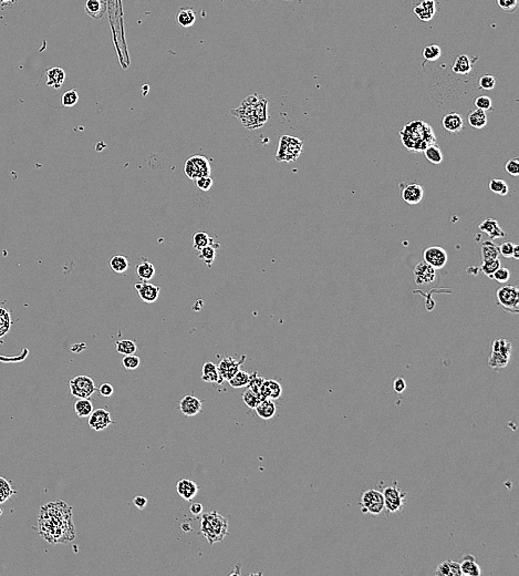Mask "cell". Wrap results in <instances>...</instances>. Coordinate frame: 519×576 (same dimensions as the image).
<instances>
[{"instance_id":"cell-60","label":"cell","mask_w":519,"mask_h":576,"mask_svg":"<svg viewBox=\"0 0 519 576\" xmlns=\"http://www.w3.org/2000/svg\"><path fill=\"white\" fill-rule=\"evenodd\" d=\"M133 503L134 505H135L140 510H143V509L148 504V499L145 498V496L142 495H136L135 498L133 499Z\"/></svg>"},{"instance_id":"cell-63","label":"cell","mask_w":519,"mask_h":576,"mask_svg":"<svg viewBox=\"0 0 519 576\" xmlns=\"http://www.w3.org/2000/svg\"><path fill=\"white\" fill-rule=\"evenodd\" d=\"M103 2H106V0H103Z\"/></svg>"},{"instance_id":"cell-12","label":"cell","mask_w":519,"mask_h":576,"mask_svg":"<svg viewBox=\"0 0 519 576\" xmlns=\"http://www.w3.org/2000/svg\"><path fill=\"white\" fill-rule=\"evenodd\" d=\"M423 260L434 269H441L446 265L448 255L444 248L439 246L427 247L423 252Z\"/></svg>"},{"instance_id":"cell-54","label":"cell","mask_w":519,"mask_h":576,"mask_svg":"<svg viewBox=\"0 0 519 576\" xmlns=\"http://www.w3.org/2000/svg\"><path fill=\"white\" fill-rule=\"evenodd\" d=\"M497 5L507 13H514L518 7L519 0H496Z\"/></svg>"},{"instance_id":"cell-59","label":"cell","mask_w":519,"mask_h":576,"mask_svg":"<svg viewBox=\"0 0 519 576\" xmlns=\"http://www.w3.org/2000/svg\"><path fill=\"white\" fill-rule=\"evenodd\" d=\"M405 389H406V383H405L404 379L401 378V377L394 379V381H393V390H394L395 392L402 393V392H404Z\"/></svg>"},{"instance_id":"cell-29","label":"cell","mask_w":519,"mask_h":576,"mask_svg":"<svg viewBox=\"0 0 519 576\" xmlns=\"http://www.w3.org/2000/svg\"><path fill=\"white\" fill-rule=\"evenodd\" d=\"M435 574L441 576H461V565L454 561H445L438 564Z\"/></svg>"},{"instance_id":"cell-5","label":"cell","mask_w":519,"mask_h":576,"mask_svg":"<svg viewBox=\"0 0 519 576\" xmlns=\"http://www.w3.org/2000/svg\"><path fill=\"white\" fill-rule=\"evenodd\" d=\"M303 149V142L296 137L283 135L279 139L276 160L278 162L291 163L298 160Z\"/></svg>"},{"instance_id":"cell-11","label":"cell","mask_w":519,"mask_h":576,"mask_svg":"<svg viewBox=\"0 0 519 576\" xmlns=\"http://www.w3.org/2000/svg\"><path fill=\"white\" fill-rule=\"evenodd\" d=\"M69 387L71 395L78 399L90 398L96 391L94 381L89 376H77L70 380Z\"/></svg>"},{"instance_id":"cell-21","label":"cell","mask_w":519,"mask_h":576,"mask_svg":"<svg viewBox=\"0 0 519 576\" xmlns=\"http://www.w3.org/2000/svg\"><path fill=\"white\" fill-rule=\"evenodd\" d=\"M259 393L261 399H271L276 400L279 399L283 395V387L277 380H265L264 384L261 385Z\"/></svg>"},{"instance_id":"cell-30","label":"cell","mask_w":519,"mask_h":576,"mask_svg":"<svg viewBox=\"0 0 519 576\" xmlns=\"http://www.w3.org/2000/svg\"><path fill=\"white\" fill-rule=\"evenodd\" d=\"M472 69H473V62L471 58L466 56V54H461V56L457 57L453 66H452V70H453L454 74L462 76L468 75L469 72L472 71Z\"/></svg>"},{"instance_id":"cell-32","label":"cell","mask_w":519,"mask_h":576,"mask_svg":"<svg viewBox=\"0 0 519 576\" xmlns=\"http://www.w3.org/2000/svg\"><path fill=\"white\" fill-rule=\"evenodd\" d=\"M176 20L181 27L188 28L192 27L195 21H196V15H195V11L192 8H182L180 13L177 14Z\"/></svg>"},{"instance_id":"cell-17","label":"cell","mask_w":519,"mask_h":576,"mask_svg":"<svg viewBox=\"0 0 519 576\" xmlns=\"http://www.w3.org/2000/svg\"><path fill=\"white\" fill-rule=\"evenodd\" d=\"M180 410L185 417H194L198 415L203 408V401L200 399L187 395L180 401Z\"/></svg>"},{"instance_id":"cell-58","label":"cell","mask_w":519,"mask_h":576,"mask_svg":"<svg viewBox=\"0 0 519 576\" xmlns=\"http://www.w3.org/2000/svg\"><path fill=\"white\" fill-rule=\"evenodd\" d=\"M97 390H99L100 395H101L102 397H106V398H108V397H111V396L113 395V392H114V388H113V386H112V385H110V384L106 383V384H102V385L100 386L99 389H97Z\"/></svg>"},{"instance_id":"cell-40","label":"cell","mask_w":519,"mask_h":576,"mask_svg":"<svg viewBox=\"0 0 519 576\" xmlns=\"http://www.w3.org/2000/svg\"><path fill=\"white\" fill-rule=\"evenodd\" d=\"M261 400L262 399L260 393L250 389V388H248V389L243 393V401L245 402V404L250 409H255L257 407V404L261 401Z\"/></svg>"},{"instance_id":"cell-55","label":"cell","mask_w":519,"mask_h":576,"mask_svg":"<svg viewBox=\"0 0 519 576\" xmlns=\"http://www.w3.org/2000/svg\"><path fill=\"white\" fill-rule=\"evenodd\" d=\"M195 183H196V186L200 191L209 192L212 189L214 182H213V179L211 178V175H210V177H201L197 180H195Z\"/></svg>"},{"instance_id":"cell-49","label":"cell","mask_w":519,"mask_h":576,"mask_svg":"<svg viewBox=\"0 0 519 576\" xmlns=\"http://www.w3.org/2000/svg\"><path fill=\"white\" fill-rule=\"evenodd\" d=\"M122 363H123V367L127 369V370H135L141 365V359L134 354L125 355L123 359H122Z\"/></svg>"},{"instance_id":"cell-28","label":"cell","mask_w":519,"mask_h":576,"mask_svg":"<svg viewBox=\"0 0 519 576\" xmlns=\"http://www.w3.org/2000/svg\"><path fill=\"white\" fill-rule=\"evenodd\" d=\"M65 80V72L61 68H51L47 71V86L60 89Z\"/></svg>"},{"instance_id":"cell-25","label":"cell","mask_w":519,"mask_h":576,"mask_svg":"<svg viewBox=\"0 0 519 576\" xmlns=\"http://www.w3.org/2000/svg\"><path fill=\"white\" fill-rule=\"evenodd\" d=\"M107 11V5L103 0H87L85 13L93 19H101Z\"/></svg>"},{"instance_id":"cell-47","label":"cell","mask_w":519,"mask_h":576,"mask_svg":"<svg viewBox=\"0 0 519 576\" xmlns=\"http://www.w3.org/2000/svg\"><path fill=\"white\" fill-rule=\"evenodd\" d=\"M441 54H442L441 48H439L437 45L426 46L422 51V56L426 61H436V60L441 57Z\"/></svg>"},{"instance_id":"cell-23","label":"cell","mask_w":519,"mask_h":576,"mask_svg":"<svg viewBox=\"0 0 519 576\" xmlns=\"http://www.w3.org/2000/svg\"><path fill=\"white\" fill-rule=\"evenodd\" d=\"M443 128L449 133H459L464 128V120L462 115L455 112L447 113L442 120Z\"/></svg>"},{"instance_id":"cell-9","label":"cell","mask_w":519,"mask_h":576,"mask_svg":"<svg viewBox=\"0 0 519 576\" xmlns=\"http://www.w3.org/2000/svg\"><path fill=\"white\" fill-rule=\"evenodd\" d=\"M361 510L363 513L380 515L384 511L383 494L375 489L364 491L361 495Z\"/></svg>"},{"instance_id":"cell-27","label":"cell","mask_w":519,"mask_h":576,"mask_svg":"<svg viewBox=\"0 0 519 576\" xmlns=\"http://www.w3.org/2000/svg\"><path fill=\"white\" fill-rule=\"evenodd\" d=\"M461 565V572L462 575L466 576H479L481 574V569L479 565L475 561V557L473 555H465L463 557V562L460 563Z\"/></svg>"},{"instance_id":"cell-6","label":"cell","mask_w":519,"mask_h":576,"mask_svg":"<svg viewBox=\"0 0 519 576\" xmlns=\"http://www.w3.org/2000/svg\"><path fill=\"white\" fill-rule=\"evenodd\" d=\"M497 304L505 312L518 314L519 312V289L514 285H506L497 289Z\"/></svg>"},{"instance_id":"cell-38","label":"cell","mask_w":519,"mask_h":576,"mask_svg":"<svg viewBox=\"0 0 519 576\" xmlns=\"http://www.w3.org/2000/svg\"><path fill=\"white\" fill-rule=\"evenodd\" d=\"M249 381H250V374L244 370H238L233 377L228 380V384L230 385V387L237 389V388L247 387Z\"/></svg>"},{"instance_id":"cell-31","label":"cell","mask_w":519,"mask_h":576,"mask_svg":"<svg viewBox=\"0 0 519 576\" xmlns=\"http://www.w3.org/2000/svg\"><path fill=\"white\" fill-rule=\"evenodd\" d=\"M467 120L469 125L475 129L485 128L488 121L486 112L483 110H479V109H475V110H473L472 112H469Z\"/></svg>"},{"instance_id":"cell-51","label":"cell","mask_w":519,"mask_h":576,"mask_svg":"<svg viewBox=\"0 0 519 576\" xmlns=\"http://www.w3.org/2000/svg\"><path fill=\"white\" fill-rule=\"evenodd\" d=\"M492 278L498 282L499 284L507 283L510 278V270L508 268L502 267V266H500V267L492 275Z\"/></svg>"},{"instance_id":"cell-3","label":"cell","mask_w":519,"mask_h":576,"mask_svg":"<svg viewBox=\"0 0 519 576\" xmlns=\"http://www.w3.org/2000/svg\"><path fill=\"white\" fill-rule=\"evenodd\" d=\"M402 144L411 152H422L427 147L436 143V135L432 126L421 120L404 124L400 131Z\"/></svg>"},{"instance_id":"cell-35","label":"cell","mask_w":519,"mask_h":576,"mask_svg":"<svg viewBox=\"0 0 519 576\" xmlns=\"http://www.w3.org/2000/svg\"><path fill=\"white\" fill-rule=\"evenodd\" d=\"M480 253H481V260L498 258V256H499L498 246L491 240L486 241V242H484L483 244H481Z\"/></svg>"},{"instance_id":"cell-42","label":"cell","mask_w":519,"mask_h":576,"mask_svg":"<svg viewBox=\"0 0 519 576\" xmlns=\"http://www.w3.org/2000/svg\"><path fill=\"white\" fill-rule=\"evenodd\" d=\"M216 246L213 245H209L204 248H201L199 250V255L198 258L200 260H203V262L209 266V267H212V265L214 263V260H215L216 257Z\"/></svg>"},{"instance_id":"cell-33","label":"cell","mask_w":519,"mask_h":576,"mask_svg":"<svg viewBox=\"0 0 519 576\" xmlns=\"http://www.w3.org/2000/svg\"><path fill=\"white\" fill-rule=\"evenodd\" d=\"M136 274L140 280H142L143 282H149L155 275L154 265L150 263L149 260H143L142 263H140L137 265Z\"/></svg>"},{"instance_id":"cell-52","label":"cell","mask_w":519,"mask_h":576,"mask_svg":"<svg viewBox=\"0 0 519 576\" xmlns=\"http://www.w3.org/2000/svg\"><path fill=\"white\" fill-rule=\"evenodd\" d=\"M478 86L481 90H493L496 86V78L491 75L480 77Z\"/></svg>"},{"instance_id":"cell-39","label":"cell","mask_w":519,"mask_h":576,"mask_svg":"<svg viewBox=\"0 0 519 576\" xmlns=\"http://www.w3.org/2000/svg\"><path fill=\"white\" fill-rule=\"evenodd\" d=\"M424 154L425 157L427 159V161L433 163V164H441L443 162V154H442V151L439 149L436 144H432L430 147H427L424 151Z\"/></svg>"},{"instance_id":"cell-8","label":"cell","mask_w":519,"mask_h":576,"mask_svg":"<svg viewBox=\"0 0 519 576\" xmlns=\"http://www.w3.org/2000/svg\"><path fill=\"white\" fill-rule=\"evenodd\" d=\"M211 163L207 157L203 155H194L188 157L184 165V173L191 180H197L201 177L211 175Z\"/></svg>"},{"instance_id":"cell-44","label":"cell","mask_w":519,"mask_h":576,"mask_svg":"<svg viewBox=\"0 0 519 576\" xmlns=\"http://www.w3.org/2000/svg\"><path fill=\"white\" fill-rule=\"evenodd\" d=\"M16 491L11 488L9 481L6 480L5 478L0 477V504H4L6 501H8L11 495L16 494Z\"/></svg>"},{"instance_id":"cell-46","label":"cell","mask_w":519,"mask_h":576,"mask_svg":"<svg viewBox=\"0 0 519 576\" xmlns=\"http://www.w3.org/2000/svg\"><path fill=\"white\" fill-rule=\"evenodd\" d=\"M11 327L10 313L5 308H0V338L7 335Z\"/></svg>"},{"instance_id":"cell-13","label":"cell","mask_w":519,"mask_h":576,"mask_svg":"<svg viewBox=\"0 0 519 576\" xmlns=\"http://www.w3.org/2000/svg\"><path fill=\"white\" fill-rule=\"evenodd\" d=\"M245 359V356L240 360H236L233 357H225L224 359H222L217 366L218 372L221 375L222 379L228 381L238 370H240V367Z\"/></svg>"},{"instance_id":"cell-16","label":"cell","mask_w":519,"mask_h":576,"mask_svg":"<svg viewBox=\"0 0 519 576\" xmlns=\"http://www.w3.org/2000/svg\"><path fill=\"white\" fill-rule=\"evenodd\" d=\"M134 288L136 289L140 298H141L144 302H148V304L155 302L158 299V297H160L161 287L151 284L149 282L137 283L134 285Z\"/></svg>"},{"instance_id":"cell-15","label":"cell","mask_w":519,"mask_h":576,"mask_svg":"<svg viewBox=\"0 0 519 576\" xmlns=\"http://www.w3.org/2000/svg\"><path fill=\"white\" fill-rule=\"evenodd\" d=\"M436 269L427 263L420 262L414 268V281L417 285H429L435 281Z\"/></svg>"},{"instance_id":"cell-7","label":"cell","mask_w":519,"mask_h":576,"mask_svg":"<svg viewBox=\"0 0 519 576\" xmlns=\"http://www.w3.org/2000/svg\"><path fill=\"white\" fill-rule=\"evenodd\" d=\"M511 355V344L507 339H497L493 344V351L488 365L493 369H503L508 365Z\"/></svg>"},{"instance_id":"cell-56","label":"cell","mask_w":519,"mask_h":576,"mask_svg":"<svg viewBox=\"0 0 519 576\" xmlns=\"http://www.w3.org/2000/svg\"><path fill=\"white\" fill-rule=\"evenodd\" d=\"M264 381H265V379L259 377L257 372H253L252 375H250V381H249V384H248L247 387L250 388V389L259 392L260 387H261L262 384H264Z\"/></svg>"},{"instance_id":"cell-10","label":"cell","mask_w":519,"mask_h":576,"mask_svg":"<svg viewBox=\"0 0 519 576\" xmlns=\"http://www.w3.org/2000/svg\"><path fill=\"white\" fill-rule=\"evenodd\" d=\"M384 510L389 513H396L402 510L406 500V493L401 491L396 486H389L383 489Z\"/></svg>"},{"instance_id":"cell-19","label":"cell","mask_w":519,"mask_h":576,"mask_svg":"<svg viewBox=\"0 0 519 576\" xmlns=\"http://www.w3.org/2000/svg\"><path fill=\"white\" fill-rule=\"evenodd\" d=\"M478 228H479L480 232L487 234L491 241L497 240V239H503L506 236V233L504 232L503 228L500 227L498 221L496 220V218H493V217L486 218V220H484L479 224Z\"/></svg>"},{"instance_id":"cell-61","label":"cell","mask_w":519,"mask_h":576,"mask_svg":"<svg viewBox=\"0 0 519 576\" xmlns=\"http://www.w3.org/2000/svg\"><path fill=\"white\" fill-rule=\"evenodd\" d=\"M189 511L195 517H198V515L203 513V505H201V503H193L191 507H189Z\"/></svg>"},{"instance_id":"cell-37","label":"cell","mask_w":519,"mask_h":576,"mask_svg":"<svg viewBox=\"0 0 519 576\" xmlns=\"http://www.w3.org/2000/svg\"><path fill=\"white\" fill-rule=\"evenodd\" d=\"M214 243H215V241L206 232H197L193 236V247L197 251L209 245H213Z\"/></svg>"},{"instance_id":"cell-26","label":"cell","mask_w":519,"mask_h":576,"mask_svg":"<svg viewBox=\"0 0 519 576\" xmlns=\"http://www.w3.org/2000/svg\"><path fill=\"white\" fill-rule=\"evenodd\" d=\"M201 372H203L201 374V379H203V381H205V383H216L218 385H221L224 381L221 377V375L218 372L217 366L211 361L204 363Z\"/></svg>"},{"instance_id":"cell-45","label":"cell","mask_w":519,"mask_h":576,"mask_svg":"<svg viewBox=\"0 0 519 576\" xmlns=\"http://www.w3.org/2000/svg\"><path fill=\"white\" fill-rule=\"evenodd\" d=\"M500 266H502V262H500V259L499 258H493V259L483 260L480 269L486 276L492 278V275L500 267Z\"/></svg>"},{"instance_id":"cell-2","label":"cell","mask_w":519,"mask_h":576,"mask_svg":"<svg viewBox=\"0 0 519 576\" xmlns=\"http://www.w3.org/2000/svg\"><path fill=\"white\" fill-rule=\"evenodd\" d=\"M230 113L240 121V123L248 130H256L264 125L268 115V100L264 95L257 93L248 95L240 103V107L231 110Z\"/></svg>"},{"instance_id":"cell-1","label":"cell","mask_w":519,"mask_h":576,"mask_svg":"<svg viewBox=\"0 0 519 576\" xmlns=\"http://www.w3.org/2000/svg\"><path fill=\"white\" fill-rule=\"evenodd\" d=\"M38 526L40 535L51 544L69 543L76 537L72 509L62 501L48 503L40 509Z\"/></svg>"},{"instance_id":"cell-53","label":"cell","mask_w":519,"mask_h":576,"mask_svg":"<svg viewBox=\"0 0 519 576\" xmlns=\"http://www.w3.org/2000/svg\"><path fill=\"white\" fill-rule=\"evenodd\" d=\"M505 170H506V172L511 175V177L518 178L519 177V159H518V157H514V159H511L507 163H506Z\"/></svg>"},{"instance_id":"cell-34","label":"cell","mask_w":519,"mask_h":576,"mask_svg":"<svg viewBox=\"0 0 519 576\" xmlns=\"http://www.w3.org/2000/svg\"><path fill=\"white\" fill-rule=\"evenodd\" d=\"M75 411L79 418H87L93 411L92 401L89 398L78 399L75 403Z\"/></svg>"},{"instance_id":"cell-18","label":"cell","mask_w":519,"mask_h":576,"mask_svg":"<svg viewBox=\"0 0 519 576\" xmlns=\"http://www.w3.org/2000/svg\"><path fill=\"white\" fill-rule=\"evenodd\" d=\"M437 11V3L435 0H422L419 5L414 6L413 13L419 17L420 20L430 21Z\"/></svg>"},{"instance_id":"cell-50","label":"cell","mask_w":519,"mask_h":576,"mask_svg":"<svg viewBox=\"0 0 519 576\" xmlns=\"http://www.w3.org/2000/svg\"><path fill=\"white\" fill-rule=\"evenodd\" d=\"M474 105L476 109H479V110H483L485 112L493 110V101L490 96L487 95H480L478 98H476V100L474 101Z\"/></svg>"},{"instance_id":"cell-57","label":"cell","mask_w":519,"mask_h":576,"mask_svg":"<svg viewBox=\"0 0 519 576\" xmlns=\"http://www.w3.org/2000/svg\"><path fill=\"white\" fill-rule=\"evenodd\" d=\"M514 246H515V244L511 243V242H505V243H503L502 245L498 246L499 254L503 257L511 258L512 257V252H514Z\"/></svg>"},{"instance_id":"cell-24","label":"cell","mask_w":519,"mask_h":576,"mask_svg":"<svg viewBox=\"0 0 519 576\" xmlns=\"http://www.w3.org/2000/svg\"><path fill=\"white\" fill-rule=\"evenodd\" d=\"M255 410H256V414H257L261 418V419L269 420V419H271V418L274 417V415H276L277 407H276V403H274L273 400L264 399V400H261V401L257 404V407L255 408Z\"/></svg>"},{"instance_id":"cell-41","label":"cell","mask_w":519,"mask_h":576,"mask_svg":"<svg viewBox=\"0 0 519 576\" xmlns=\"http://www.w3.org/2000/svg\"><path fill=\"white\" fill-rule=\"evenodd\" d=\"M115 349L121 355H133L136 353V344L130 339H123V341L117 342L115 344Z\"/></svg>"},{"instance_id":"cell-20","label":"cell","mask_w":519,"mask_h":576,"mask_svg":"<svg viewBox=\"0 0 519 576\" xmlns=\"http://www.w3.org/2000/svg\"><path fill=\"white\" fill-rule=\"evenodd\" d=\"M424 190L420 184L413 183L406 185L402 190V198L408 205H417L423 199Z\"/></svg>"},{"instance_id":"cell-4","label":"cell","mask_w":519,"mask_h":576,"mask_svg":"<svg viewBox=\"0 0 519 576\" xmlns=\"http://www.w3.org/2000/svg\"><path fill=\"white\" fill-rule=\"evenodd\" d=\"M200 533L210 545L222 542L228 533V519L217 511L201 515Z\"/></svg>"},{"instance_id":"cell-48","label":"cell","mask_w":519,"mask_h":576,"mask_svg":"<svg viewBox=\"0 0 519 576\" xmlns=\"http://www.w3.org/2000/svg\"><path fill=\"white\" fill-rule=\"evenodd\" d=\"M79 101V94L76 90H69L63 93L62 98H61V103L63 107L71 108L76 106Z\"/></svg>"},{"instance_id":"cell-62","label":"cell","mask_w":519,"mask_h":576,"mask_svg":"<svg viewBox=\"0 0 519 576\" xmlns=\"http://www.w3.org/2000/svg\"><path fill=\"white\" fill-rule=\"evenodd\" d=\"M512 258L519 259V245H518V244H515V246H514V252H512Z\"/></svg>"},{"instance_id":"cell-43","label":"cell","mask_w":519,"mask_h":576,"mask_svg":"<svg viewBox=\"0 0 519 576\" xmlns=\"http://www.w3.org/2000/svg\"><path fill=\"white\" fill-rule=\"evenodd\" d=\"M490 190L500 196H506L509 193V186L504 180L493 179L490 182Z\"/></svg>"},{"instance_id":"cell-14","label":"cell","mask_w":519,"mask_h":576,"mask_svg":"<svg viewBox=\"0 0 519 576\" xmlns=\"http://www.w3.org/2000/svg\"><path fill=\"white\" fill-rule=\"evenodd\" d=\"M114 423L111 419V414L106 409H96L89 416V426L94 431H102Z\"/></svg>"},{"instance_id":"cell-36","label":"cell","mask_w":519,"mask_h":576,"mask_svg":"<svg viewBox=\"0 0 519 576\" xmlns=\"http://www.w3.org/2000/svg\"><path fill=\"white\" fill-rule=\"evenodd\" d=\"M111 269L117 274H123L129 268V260L123 255H114L109 262Z\"/></svg>"},{"instance_id":"cell-22","label":"cell","mask_w":519,"mask_h":576,"mask_svg":"<svg viewBox=\"0 0 519 576\" xmlns=\"http://www.w3.org/2000/svg\"><path fill=\"white\" fill-rule=\"evenodd\" d=\"M177 493L185 501H192L198 493V487L194 481L189 479H182L176 484Z\"/></svg>"}]
</instances>
